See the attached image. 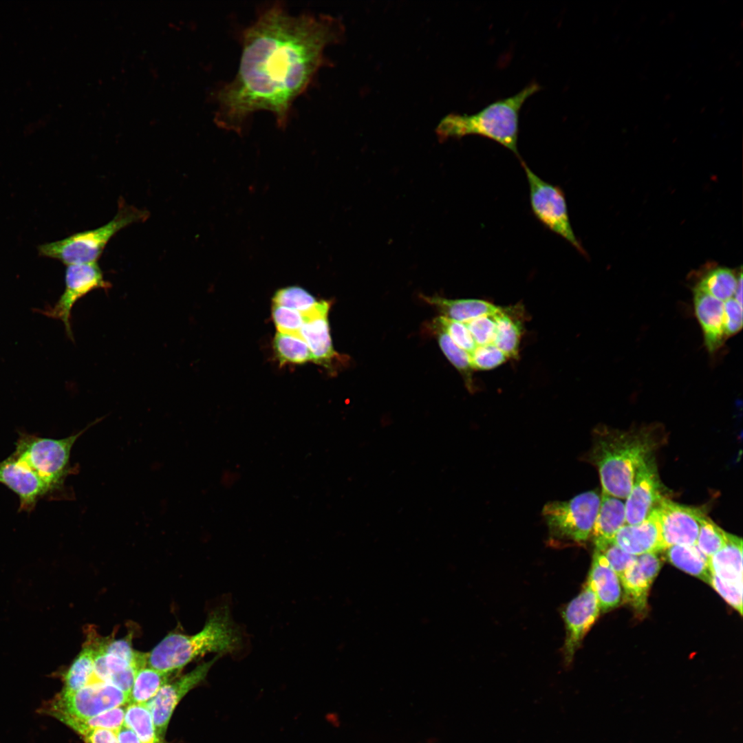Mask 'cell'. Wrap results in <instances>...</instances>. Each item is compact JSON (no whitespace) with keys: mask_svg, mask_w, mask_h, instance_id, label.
Instances as JSON below:
<instances>
[{"mask_svg":"<svg viewBox=\"0 0 743 743\" xmlns=\"http://www.w3.org/2000/svg\"><path fill=\"white\" fill-rule=\"evenodd\" d=\"M343 34L341 21L330 15H293L275 3L265 8L243 32L236 76L217 94V125L241 132L263 110L286 127L294 100L324 64L325 48Z\"/></svg>","mask_w":743,"mask_h":743,"instance_id":"1","label":"cell"},{"mask_svg":"<svg viewBox=\"0 0 743 743\" xmlns=\"http://www.w3.org/2000/svg\"><path fill=\"white\" fill-rule=\"evenodd\" d=\"M243 644V636L233 623L227 605L211 611L203 628L193 635L168 634L151 652L146 663L158 671L177 672L196 658L208 653L235 654Z\"/></svg>","mask_w":743,"mask_h":743,"instance_id":"2","label":"cell"},{"mask_svg":"<svg viewBox=\"0 0 743 743\" xmlns=\"http://www.w3.org/2000/svg\"><path fill=\"white\" fill-rule=\"evenodd\" d=\"M656 441L649 429L621 431L605 429L596 435L590 453L597 467L603 493L625 499L640 464L652 453Z\"/></svg>","mask_w":743,"mask_h":743,"instance_id":"3","label":"cell"},{"mask_svg":"<svg viewBox=\"0 0 743 743\" xmlns=\"http://www.w3.org/2000/svg\"><path fill=\"white\" fill-rule=\"evenodd\" d=\"M540 86L532 83L517 94L495 101L473 114H451L436 128L440 138L478 135L493 140L519 158L517 141L520 110Z\"/></svg>","mask_w":743,"mask_h":743,"instance_id":"4","label":"cell"},{"mask_svg":"<svg viewBox=\"0 0 743 743\" xmlns=\"http://www.w3.org/2000/svg\"><path fill=\"white\" fill-rule=\"evenodd\" d=\"M147 210L126 204L120 199L115 216L98 228L78 232L63 239L46 243L39 247L42 256L58 259L69 266L98 262L110 239L120 230L148 219Z\"/></svg>","mask_w":743,"mask_h":743,"instance_id":"5","label":"cell"},{"mask_svg":"<svg viewBox=\"0 0 743 743\" xmlns=\"http://www.w3.org/2000/svg\"><path fill=\"white\" fill-rule=\"evenodd\" d=\"M91 425L61 439L19 433L12 453L33 470L54 495L63 491L66 477L73 472L69 459L74 443Z\"/></svg>","mask_w":743,"mask_h":743,"instance_id":"6","label":"cell"},{"mask_svg":"<svg viewBox=\"0 0 743 743\" xmlns=\"http://www.w3.org/2000/svg\"><path fill=\"white\" fill-rule=\"evenodd\" d=\"M601 504V495L594 491L577 495L568 501L545 504L542 515L549 534L555 540L582 543L592 534Z\"/></svg>","mask_w":743,"mask_h":743,"instance_id":"7","label":"cell"},{"mask_svg":"<svg viewBox=\"0 0 743 743\" xmlns=\"http://www.w3.org/2000/svg\"><path fill=\"white\" fill-rule=\"evenodd\" d=\"M129 702V696L114 685L96 682L72 692L60 691L43 704L40 711L61 722L85 720Z\"/></svg>","mask_w":743,"mask_h":743,"instance_id":"8","label":"cell"},{"mask_svg":"<svg viewBox=\"0 0 743 743\" xmlns=\"http://www.w3.org/2000/svg\"><path fill=\"white\" fill-rule=\"evenodd\" d=\"M521 164L528 181L530 203L535 216L546 228L563 237L581 253H584L572 228L562 189L543 180L521 160Z\"/></svg>","mask_w":743,"mask_h":743,"instance_id":"9","label":"cell"},{"mask_svg":"<svg viewBox=\"0 0 743 743\" xmlns=\"http://www.w3.org/2000/svg\"><path fill=\"white\" fill-rule=\"evenodd\" d=\"M65 283V290L54 306L40 312L61 321L67 335L73 340L71 313L74 304L94 290L110 288L111 283L105 279L98 262L67 266Z\"/></svg>","mask_w":743,"mask_h":743,"instance_id":"10","label":"cell"},{"mask_svg":"<svg viewBox=\"0 0 743 743\" xmlns=\"http://www.w3.org/2000/svg\"><path fill=\"white\" fill-rule=\"evenodd\" d=\"M221 655L202 663L191 671L166 682L146 704L149 709L160 739L164 742L166 729L173 713L182 699L206 678L213 664Z\"/></svg>","mask_w":743,"mask_h":743,"instance_id":"11","label":"cell"},{"mask_svg":"<svg viewBox=\"0 0 743 743\" xmlns=\"http://www.w3.org/2000/svg\"><path fill=\"white\" fill-rule=\"evenodd\" d=\"M655 508L667 548L676 545H696L703 510L679 504L664 497Z\"/></svg>","mask_w":743,"mask_h":743,"instance_id":"12","label":"cell"},{"mask_svg":"<svg viewBox=\"0 0 743 743\" xmlns=\"http://www.w3.org/2000/svg\"><path fill=\"white\" fill-rule=\"evenodd\" d=\"M663 497L654 456L644 460L636 470L633 485L625 502L626 524L645 520Z\"/></svg>","mask_w":743,"mask_h":743,"instance_id":"13","label":"cell"},{"mask_svg":"<svg viewBox=\"0 0 743 743\" xmlns=\"http://www.w3.org/2000/svg\"><path fill=\"white\" fill-rule=\"evenodd\" d=\"M596 594L588 580L581 592L572 599L563 612L566 636L564 656L570 663L581 640L594 623L600 613Z\"/></svg>","mask_w":743,"mask_h":743,"instance_id":"14","label":"cell"},{"mask_svg":"<svg viewBox=\"0 0 743 743\" xmlns=\"http://www.w3.org/2000/svg\"><path fill=\"white\" fill-rule=\"evenodd\" d=\"M0 484L18 495L19 511L30 513L40 499L52 495L38 475L13 453L0 462Z\"/></svg>","mask_w":743,"mask_h":743,"instance_id":"15","label":"cell"},{"mask_svg":"<svg viewBox=\"0 0 743 743\" xmlns=\"http://www.w3.org/2000/svg\"><path fill=\"white\" fill-rule=\"evenodd\" d=\"M660 568L657 553L643 554L636 557L634 564L619 579L625 601L636 611L645 610L650 587Z\"/></svg>","mask_w":743,"mask_h":743,"instance_id":"16","label":"cell"},{"mask_svg":"<svg viewBox=\"0 0 743 743\" xmlns=\"http://www.w3.org/2000/svg\"><path fill=\"white\" fill-rule=\"evenodd\" d=\"M612 541L626 552L634 556L658 553L667 549L656 508L640 523L623 526Z\"/></svg>","mask_w":743,"mask_h":743,"instance_id":"17","label":"cell"},{"mask_svg":"<svg viewBox=\"0 0 743 743\" xmlns=\"http://www.w3.org/2000/svg\"><path fill=\"white\" fill-rule=\"evenodd\" d=\"M693 308L703 332L704 346L716 352L727 339L724 332V302L696 288L693 289Z\"/></svg>","mask_w":743,"mask_h":743,"instance_id":"18","label":"cell"},{"mask_svg":"<svg viewBox=\"0 0 743 743\" xmlns=\"http://www.w3.org/2000/svg\"><path fill=\"white\" fill-rule=\"evenodd\" d=\"M588 580L596 594L601 611H608L619 604L620 579L604 555L597 550H594Z\"/></svg>","mask_w":743,"mask_h":743,"instance_id":"19","label":"cell"},{"mask_svg":"<svg viewBox=\"0 0 743 743\" xmlns=\"http://www.w3.org/2000/svg\"><path fill=\"white\" fill-rule=\"evenodd\" d=\"M625 524V502L602 492L592 534L595 548L612 541L617 532Z\"/></svg>","mask_w":743,"mask_h":743,"instance_id":"20","label":"cell"},{"mask_svg":"<svg viewBox=\"0 0 743 743\" xmlns=\"http://www.w3.org/2000/svg\"><path fill=\"white\" fill-rule=\"evenodd\" d=\"M299 336L308 345L312 360L316 363L330 367L332 361L337 358L338 354L332 345L327 315L305 322Z\"/></svg>","mask_w":743,"mask_h":743,"instance_id":"21","label":"cell"},{"mask_svg":"<svg viewBox=\"0 0 743 743\" xmlns=\"http://www.w3.org/2000/svg\"><path fill=\"white\" fill-rule=\"evenodd\" d=\"M423 299L434 306L442 316L462 323L493 314L500 308L488 301L477 299H448L433 296L423 297Z\"/></svg>","mask_w":743,"mask_h":743,"instance_id":"22","label":"cell"},{"mask_svg":"<svg viewBox=\"0 0 743 743\" xmlns=\"http://www.w3.org/2000/svg\"><path fill=\"white\" fill-rule=\"evenodd\" d=\"M712 574L720 579L742 583V539L728 533L726 545L708 559Z\"/></svg>","mask_w":743,"mask_h":743,"instance_id":"23","label":"cell"},{"mask_svg":"<svg viewBox=\"0 0 743 743\" xmlns=\"http://www.w3.org/2000/svg\"><path fill=\"white\" fill-rule=\"evenodd\" d=\"M668 560L676 567L710 583L711 572L708 558L696 545H676L666 550Z\"/></svg>","mask_w":743,"mask_h":743,"instance_id":"24","label":"cell"},{"mask_svg":"<svg viewBox=\"0 0 743 743\" xmlns=\"http://www.w3.org/2000/svg\"><path fill=\"white\" fill-rule=\"evenodd\" d=\"M173 673L158 671L144 665L136 671L129 703L147 704L169 680Z\"/></svg>","mask_w":743,"mask_h":743,"instance_id":"25","label":"cell"},{"mask_svg":"<svg viewBox=\"0 0 743 743\" xmlns=\"http://www.w3.org/2000/svg\"><path fill=\"white\" fill-rule=\"evenodd\" d=\"M738 275L728 268L718 267L706 272L694 288L722 301L734 297Z\"/></svg>","mask_w":743,"mask_h":743,"instance_id":"26","label":"cell"},{"mask_svg":"<svg viewBox=\"0 0 743 743\" xmlns=\"http://www.w3.org/2000/svg\"><path fill=\"white\" fill-rule=\"evenodd\" d=\"M94 654L92 645L87 640L63 674V686L61 691H75L89 684L93 675Z\"/></svg>","mask_w":743,"mask_h":743,"instance_id":"27","label":"cell"},{"mask_svg":"<svg viewBox=\"0 0 743 743\" xmlns=\"http://www.w3.org/2000/svg\"><path fill=\"white\" fill-rule=\"evenodd\" d=\"M495 319L496 330L493 344L508 358L516 357L521 335V323L502 308L495 314Z\"/></svg>","mask_w":743,"mask_h":743,"instance_id":"28","label":"cell"},{"mask_svg":"<svg viewBox=\"0 0 743 743\" xmlns=\"http://www.w3.org/2000/svg\"><path fill=\"white\" fill-rule=\"evenodd\" d=\"M124 726L131 729L141 743H164L158 735L146 704L128 703L125 708Z\"/></svg>","mask_w":743,"mask_h":743,"instance_id":"29","label":"cell"},{"mask_svg":"<svg viewBox=\"0 0 743 743\" xmlns=\"http://www.w3.org/2000/svg\"><path fill=\"white\" fill-rule=\"evenodd\" d=\"M274 349L281 364H303L312 360V354L306 343L298 336L277 332Z\"/></svg>","mask_w":743,"mask_h":743,"instance_id":"30","label":"cell"},{"mask_svg":"<svg viewBox=\"0 0 743 743\" xmlns=\"http://www.w3.org/2000/svg\"><path fill=\"white\" fill-rule=\"evenodd\" d=\"M96 645L104 653L121 658L136 669L147 665V653L136 651L132 647V638L130 634L118 639H109L97 637L92 638Z\"/></svg>","mask_w":743,"mask_h":743,"instance_id":"31","label":"cell"},{"mask_svg":"<svg viewBox=\"0 0 743 743\" xmlns=\"http://www.w3.org/2000/svg\"><path fill=\"white\" fill-rule=\"evenodd\" d=\"M728 533L713 522L705 513L700 519L696 546L707 558L721 550L726 543Z\"/></svg>","mask_w":743,"mask_h":743,"instance_id":"32","label":"cell"},{"mask_svg":"<svg viewBox=\"0 0 743 743\" xmlns=\"http://www.w3.org/2000/svg\"><path fill=\"white\" fill-rule=\"evenodd\" d=\"M435 331L439 345L451 364L463 375L469 387H471V372L473 370L470 355L468 352L458 347L444 332L440 330Z\"/></svg>","mask_w":743,"mask_h":743,"instance_id":"33","label":"cell"},{"mask_svg":"<svg viewBox=\"0 0 743 743\" xmlns=\"http://www.w3.org/2000/svg\"><path fill=\"white\" fill-rule=\"evenodd\" d=\"M273 304L305 313L317 302L306 290L299 286H288L278 290L272 298Z\"/></svg>","mask_w":743,"mask_h":743,"instance_id":"34","label":"cell"},{"mask_svg":"<svg viewBox=\"0 0 743 743\" xmlns=\"http://www.w3.org/2000/svg\"><path fill=\"white\" fill-rule=\"evenodd\" d=\"M433 326L434 330H440L445 332L454 343L468 352L469 355L477 347L464 323L440 316L434 320Z\"/></svg>","mask_w":743,"mask_h":743,"instance_id":"35","label":"cell"},{"mask_svg":"<svg viewBox=\"0 0 743 743\" xmlns=\"http://www.w3.org/2000/svg\"><path fill=\"white\" fill-rule=\"evenodd\" d=\"M272 316L278 332L300 336V330L305 323L303 313L273 304Z\"/></svg>","mask_w":743,"mask_h":743,"instance_id":"36","label":"cell"},{"mask_svg":"<svg viewBox=\"0 0 743 743\" xmlns=\"http://www.w3.org/2000/svg\"><path fill=\"white\" fill-rule=\"evenodd\" d=\"M508 358V356L494 344L477 346L470 354V362L473 369H492L506 362Z\"/></svg>","mask_w":743,"mask_h":743,"instance_id":"37","label":"cell"},{"mask_svg":"<svg viewBox=\"0 0 743 743\" xmlns=\"http://www.w3.org/2000/svg\"><path fill=\"white\" fill-rule=\"evenodd\" d=\"M495 313L484 315L464 323L477 347L493 344L496 330Z\"/></svg>","mask_w":743,"mask_h":743,"instance_id":"38","label":"cell"},{"mask_svg":"<svg viewBox=\"0 0 743 743\" xmlns=\"http://www.w3.org/2000/svg\"><path fill=\"white\" fill-rule=\"evenodd\" d=\"M62 722L76 732L85 743H118L117 732L89 727L75 720Z\"/></svg>","mask_w":743,"mask_h":743,"instance_id":"39","label":"cell"},{"mask_svg":"<svg viewBox=\"0 0 743 743\" xmlns=\"http://www.w3.org/2000/svg\"><path fill=\"white\" fill-rule=\"evenodd\" d=\"M595 550L604 555L619 579L634 564L637 557L626 552L613 541L596 547Z\"/></svg>","mask_w":743,"mask_h":743,"instance_id":"40","label":"cell"},{"mask_svg":"<svg viewBox=\"0 0 743 743\" xmlns=\"http://www.w3.org/2000/svg\"><path fill=\"white\" fill-rule=\"evenodd\" d=\"M125 712V708L121 706L107 710L87 719L75 720L79 721L89 727L107 729L117 732L124 726ZM65 720H63V721ZM63 721H61V722Z\"/></svg>","mask_w":743,"mask_h":743,"instance_id":"41","label":"cell"},{"mask_svg":"<svg viewBox=\"0 0 743 743\" xmlns=\"http://www.w3.org/2000/svg\"><path fill=\"white\" fill-rule=\"evenodd\" d=\"M709 585L731 606L742 614V583L726 582L711 574Z\"/></svg>","mask_w":743,"mask_h":743,"instance_id":"42","label":"cell"},{"mask_svg":"<svg viewBox=\"0 0 743 743\" xmlns=\"http://www.w3.org/2000/svg\"><path fill=\"white\" fill-rule=\"evenodd\" d=\"M742 303L732 297L724 302V332L726 338L736 334L742 327Z\"/></svg>","mask_w":743,"mask_h":743,"instance_id":"43","label":"cell"},{"mask_svg":"<svg viewBox=\"0 0 743 743\" xmlns=\"http://www.w3.org/2000/svg\"><path fill=\"white\" fill-rule=\"evenodd\" d=\"M117 737L118 743H141L136 735L125 726L117 731Z\"/></svg>","mask_w":743,"mask_h":743,"instance_id":"44","label":"cell"}]
</instances>
